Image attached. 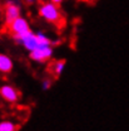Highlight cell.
I'll return each instance as SVG.
<instances>
[{
  "label": "cell",
  "instance_id": "cell-1",
  "mask_svg": "<svg viewBox=\"0 0 129 131\" xmlns=\"http://www.w3.org/2000/svg\"><path fill=\"white\" fill-rule=\"evenodd\" d=\"M38 15L43 20L48 21L50 24H54V25H60L65 21L64 15L60 10V6L55 5L50 1L41 3L38 6Z\"/></svg>",
  "mask_w": 129,
  "mask_h": 131
},
{
  "label": "cell",
  "instance_id": "cell-2",
  "mask_svg": "<svg viewBox=\"0 0 129 131\" xmlns=\"http://www.w3.org/2000/svg\"><path fill=\"white\" fill-rule=\"evenodd\" d=\"M20 15H21L20 0H6V3L4 5V10H3L5 25H9L11 21H14Z\"/></svg>",
  "mask_w": 129,
  "mask_h": 131
},
{
  "label": "cell",
  "instance_id": "cell-3",
  "mask_svg": "<svg viewBox=\"0 0 129 131\" xmlns=\"http://www.w3.org/2000/svg\"><path fill=\"white\" fill-rule=\"evenodd\" d=\"M6 27H8V30L11 34L13 38L21 37V35H24V34H26L28 32L32 30V29H30V23H29V20L21 15L19 16V18H16L14 21H11V23H10L9 25H6Z\"/></svg>",
  "mask_w": 129,
  "mask_h": 131
},
{
  "label": "cell",
  "instance_id": "cell-4",
  "mask_svg": "<svg viewBox=\"0 0 129 131\" xmlns=\"http://www.w3.org/2000/svg\"><path fill=\"white\" fill-rule=\"evenodd\" d=\"M13 39H14V42H15L16 44L21 46L23 48L26 49L28 52H32V50L40 47L39 46L38 37H36V32H33V30L28 32L26 34H24L21 37H15Z\"/></svg>",
  "mask_w": 129,
  "mask_h": 131
},
{
  "label": "cell",
  "instance_id": "cell-5",
  "mask_svg": "<svg viewBox=\"0 0 129 131\" xmlns=\"http://www.w3.org/2000/svg\"><path fill=\"white\" fill-rule=\"evenodd\" d=\"M53 54H54V47L48 46V47H40L29 52V58L36 63H45L53 58Z\"/></svg>",
  "mask_w": 129,
  "mask_h": 131
},
{
  "label": "cell",
  "instance_id": "cell-6",
  "mask_svg": "<svg viewBox=\"0 0 129 131\" xmlns=\"http://www.w3.org/2000/svg\"><path fill=\"white\" fill-rule=\"evenodd\" d=\"M0 97L9 103H15L20 98V92L11 84H3L0 86Z\"/></svg>",
  "mask_w": 129,
  "mask_h": 131
},
{
  "label": "cell",
  "instance_id": "cell-7",
  "mask_svg": "<svg viewBox=\"0 0 129 131\" xmlns=\"http://www.w3.org/2000/svg\"><path fill=\"white\" fill-rule=\"evenodd\" d=\"M13 68H14L13 59L8 54L0 53V73L8 74V73H10L13 71Z\"/></svg>",
  "mask_w": 129,
  "mask_h": 131
},
{
  "label": "cell",
  "instance_id": "cell-8",
  "mask_svg": "<svg viewBox=\"0 0 129 131\" xmlns=\"http://www.w3.org/2000/svg\"><path fill=\"white\" fill-rule=\"evenodd\" d=\"M65 64H66V61L65 59H55L53 61L50 66H49V72L54 76V77H59L65 69Z\"/></svg>",
  "mask_w": 129,
  "mask_h": 131
},
{
  "label": "cell",
  "instance_id": "cell-9",
  "mask_svg": "<svg viewBox=\"0 0 129 131\" xmlns=\"http://www.w3.org/2000/svg\"><path fill=\"white\" fill-rule=\"evenodd\" d=\"M36 37H38V40H39V46L40 47H48V46H51V43H53V40L44 32H40V30L36 32Z\"/></svg>",
  "mask_w": 129,
  "mask_h": 131
},
{
  "label": "cell",
  "instance_id": "cell-10",
  "mask_svg": "<svg viewBox=\"0 0 129 131\" xmlns=\"http://www.w3.org/2000/svg\"><path fill=\"white\" fill-rule=\"evenodd\" d=\"M16 129H18L16 124L10 120L0 121V131H16Z\"/></svg>",
  "mask_w": 129,
  "mask_h": 131
},
{
  "label": "cell",
  "instance_id": "cell-11",
  "mask_svg": "<svg viewBox=\"0 0 129 131\" xmlns=\"http://www.w3.org/2000/svg\"><path fill=\"white\" fill-rule=\"evenodd\" d=\"M51 84H53V81H51V80H49V78L44 80V81L41 82V90H43V91H49V90L51 88Z\"/></svg>",
  "mask_w": 129,
  "mask_h": 131
},
{
  "label": "cell",
  "instance_id": "cell-12",
  "mask_svg": "<svg viewBox=\"0 0 129 131\" xmlns=\"http://www.w3.org/2000/svg\"><path fill=\"white\" fill-rule=\"evenodd\" d=\"M48 1H50V3H53V4H55V5H59V6H60V5L63 4V1H64V0H48Z\"/></svg>",
  "mask_w": 129,
  "mask_h": 131
},
{
  "label": "cell",
  "instance_id": "cell-13",
  "mask_svg": "<svg viewBox=\"0 0 129 131\" xmlns=\"http://www.w3.org/2000/svg\"><path fill=\"white\" fill-rule=\"evenodd\" d=\"M36 1L38 0H24V3L26 5H34V4H36Z\"/></svg>",
  "mask_w": 129,
  "mask_h": 131
},
{
  "label": "cell",
  "instance_id": "cell-14",
  "mask_svg": "<svg viewBox=\"0 0 129 131\" xmlns=\"http://www.w3.org/2000/svg\"><path fill=\"white\" fill-rule=\"evenodd\" d=\"M60 43H62V40H60V39H58V40H53L51 46H53V47H58V46H60Z\"/></svg>",
  "mask_w": 129,
  "mask_h": 131
},
{
  "label": "cell",
  "instance_id": "cell-15",
  "mask_svg": "<svg viewBox=\"0 0 129 131\" xmlns=\"http://www.w3.org/2000/svg\"><path fill=\"white\" fill-rule=\"evenodd\" d=\"M75 1H88V0H75Z\"/></svg>",
  "mask_w": 129,
  "mask_h": 131
},
{
  "label": "cell",
  "instance_id": "cell-16",
  "mask_svg": "<svg viewBox=\"0 0 129 131\" xmlns=\"http://www.w3.org/2000/svg\"><path fill=\"white\" fill-rule=\"evenodd\" d=\"M1 14H3V13H1V9H0V18H1Z\"/></svg>",
  "mask_w": 129,
  "mask_h": 131
}]
</instances>
